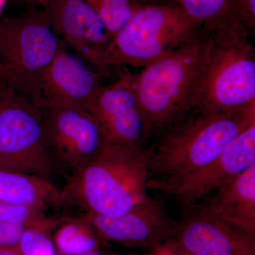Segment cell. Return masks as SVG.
Instances as JSON below:
<instances>
[{
    "label": "cell",
    "mask_w": 255,
    "mask_h": 255,
    "mask_svg": "<svg viewBox=\"0 0 255 255\" xmlns=\"http://www.w3.org/2000/svg\"><path fill=\"white\" fill-rule=\"evenodd\" d=\"M0 170L48 180L58 170L47 143L43 113L11 90L0 106Z\"/></svg>",
    "instance_id": "obj_7"
},
{
    "label": "cell",
    "mask_w": 255,
    "mask_h": 255,
    "mask_svg": "<svg viewBox=\"0 0 255 255\" xmlns=\"http://www.w3.org/2000/svg\"><path fill=\"white\" fill-rule=\"evenodd\" d=\"M47 143L58 169L69 176L86 165L107 143L98 121L78 107L41 111Z\"/></svg>",
    "instance_id": "obj_9"
},
{
    "label": "cell",
    "mask_w": 255,
    "mask_h": 255,
    "mask_svg": "<svg viewBox=\"0 0 255 255\" xmlns=\"http://www.w3.org/2000/svg\"><path fill=\"white\" fill-rule=\"evenodd\" d=\"M199 204L227 222L255 234V164L220 189L217 196Z\"/></svg>",
    "instance_id": "obj_15"
},
{
    "label": "cell",
    "mask_w": 255,
    "mask_h": 255,
    "mask_svg": "<svg viewBox=\"0 0 255 255\" xmlns=\"http://www.w3.org/2000/svg\"><path fill=\"white\" fill-rule=\"evenodd\" d=\"M172 237L195 255H255V234L234 226L200 204L182 211Z\"/></svg>",
    "instance_id": "obj_12"
},
{
    "label": "cell",
    "mask_w": 255,
    "mask_h": 255,
    "mask_svg": "<svg viewBox=\"0 0 255 255\" xmlns=\"http://www.w3.org/2000/svg\"><path fill=\"white\" fill-rule=\"evenodd\" d=\"M43 9L64 44L106 73L102 58L112 36L100 15L82 0H46Z\"/></svg>",
    "instance_id": "obj_13"
},
{
    "label": "cell",
    "mask_w": 255,
    "mask_h": 255,
    "mask_svg": "<svg viewBox=\"0 0 255 255\" xmlns=\"http://www.w3.org/2000/svg\"><path fill=\"white\" fill-rule=\"evenodd\" d=\"M9 91V89H8L4 85V82L0 80V106L2 105Z\"/></svg>",
    "instance_id": "obj_26"
},
{
    "label": "cell",
    "mask_w": 255,
    "mask_h": 255,
    "mask_svg": "<svg viewBox=\"0 0 255 255\" xmlns=\"http://www.w3.org/2000/svg\"><path fill=\"white\" fill-rule=\"evenodd\" d=\"M26 227L0 220V248H15Z\"/></svg>",
    "instance_id": "obj_22"
},
{
    "label": "cell",
    "mask_w": 255,
    "mask_h": 255,
    "mask_svg": "<svg viewBox=\"0 0 255 255\" xmlns=\"http://www.w3.org/2000/svg\"><path fill=\"white\" fill-rule=\"evenodd\" d=\"M107 250L105 248H100V249L97 250V251L90 252V253H85L80 255H106L107 253Z\"/></svg>",
    "instance_id": "obj_28"
},
{
    "label": "cell",
    "mask_w": 255,
    "mask_h": 255,
    "mask_svg": "<svg viewBox=\"0 0 255 255\" xmlns=\"http://www.w3.org/2000/svg\"><path fill=\"white\" fill-rule=\"evenodd\" d=\"M208 46L207 34L201 26L193 41L131 74L148 138L160 135L195 108Z\"/></svg>",
    "instance_id": "obj_2"
},
{
    "label": "cell",
    "mask_w": 255,
    "mask_h": 255,
    "mask_svg": "<svg viewBox=\"0 0 255 255\" xmlns=\"http://www.w3.org/2000/svg\"><path fill=\"white\" fill-rule=\"evenodd\" d=\"M18 4L25 5V6H41L42 8H44L46 5V0H14Z\"/></svg>",
    "instance_id": "obj_25"
},
{
    "label": "cell",
    "mask_w": 255,
    "mask_h": 255,
    "mask_svg": "<svg viewBox=\"0 0 255 255\" xmlns=\"http://www.w3.org/2000/svg\"><path fill=\"white\" fill-rule=\"evenodd\" d=\"M107 75L69 51L62 41L27 100L41 111L60 107L85 109Z\"/></svg>",
    "instance_id": "obj_10"
},
{
    "label": "cell",
    "mask_w": 255,
    "mask_h": 255,
    "mask_svg": "<svg viewBox=\"0 0 255 255\" xmlns=\"http://www.w3.org/2000/svg\"><path fill=\"white\" fill-rule=\"evenodd\" d=\"M0 200L45 212L50 207L66 205L62 189L51 180L6 170H0Z\"/></svg>",
    "instance_id": "obj_16"
},
{
    "label": "cell",
    "mask_w": 255,
    "mask_h": 255,
    "mask_svg": "<svg viewBox=\"0 0 255 255\" xmlns=\"http://www.w3.org/2000/svg\"><path fill=\"white\" fill-rule=\"evenodd\" d=\"M254 124L255 104L216 113L193 110L148 147L150 178L176 177L209 164Z\"/></svg>",
    "instance_id": "obj_3"
},
{
    "label": "cell",
    "mask_w": 255,
    "mask_h": 255,
    "mask_svg": "<svg viewBox=\"0 0 255 255\" xmlns=\"http://www.w3.org/2000/svg\"><path fill=\"white\" fill-rule=\"evenodd\" d=\"M117 78L98 89L85 110L98 121L109 143L144 150L148 140L132 87L131 73L119 68Z\"/></svg>",
    "instance_id": "obj_11"
},
{
    "label": "cell",
    "mask_w": 255,
    "mask_h": 255,
    "mask_svg": "<svg viewBox=\"0 0 255 255\" xmlns=\"http://www.w3.org/2000/svg\"><path fill=\"white\" fill-rule=\"evenodd\" d=\"M255 164V124L236 139L212 162L169 179L150 178L147 189L162 193L185 210L199 204L215 189H221Z\"/></svg>",
    "instance_id": "obj_8"
},
{
    "label": "cell",
    "mask_w": 255,
    "mask_h": 255,
    "mask_svg": "<svg viewBox=\"0 0 255 255\" xmlns=\"http://www.w3.org/2000/svg\"><path fill=\"white\" fill-rule=\"evenodd\" d=\"M61 44L43 8L0 20V80L28 100Z\"/></svg>",
    "instance_id": "obj_6"
},
{
    "label": "cell",
    "mask_w": 255,
    "mask_h": 255,
    "mask_svg": "<svg viewBox=\"0 0 255 255\" xmlns=\"http://www.w3.org/2000/svg\"><path fill=\"white\" fill-rule=\"evenodd\" d=\"M95 10L113 36L130 18L137 7L132 0H82Z\"/></svg>",
    "instance_id": "obj_20"
},
{
    "label": "cell",
    "mask_w": 255,
    "mask_h": 255,
    "mask_svg": "<svg viewBox=\"0 0 255 255\" xmlns=\"http://www.w3.org/2000/svg\"><path fill=\"white\" fill-rule=\"evenodd\" d=\"M58 228L53 241L58 255H80L105 248L107 243L96 231L86 212L65 218Z\"/></svg>",
    "instance_id": "obj_17"
},
{
    "label": "cell",
    "mask_w": 255,
    "mask_h": 255,
    "mask_svg": "<svg viewBox=\"0 0 255 255\" xmlns=\"http://www.w3.org/2000/svg\"><path fill=\"white\" fill-rule=\"evenodd\" d=\"M201 28L180 6L137 8L111 38L102 58L103 70L112 73L127 65L145 68L193 41Z\"/></svg>",
    "instance_id": "obj_5"
},
{
    "label": "cell",
    "mask_w": 255,
    "mask_h": 255,
    "mask_svg": "<svg viewBox=\"0 0 255 255\" xmlns=\"http://www.w3.org/2000/svg\"><path fill=\"white\" fill-rule=\"evenodd\" d=\"M251 37L255 33V0H241L236 12Z\"/></svg>",
    "instance_id": "obj_23"
},
{
    "label": "cell",
    "mask_w": 255,
    "mask_h": 255,
    "mask_svg": "<svg viewBox=\"0 0 255 255\" xmlns=\"http://www.w3.org/2000/svg\"><path fill=\"white\" fill-rule=\"evenodd\" d=\"M209 40L194 110L216 113L255 104V49L236 14L202 26Z\"/></svg>",
    "instance_id": "obj_4"
},
{
    "label": "cell",
    "mask_w": 255,
    "mask_h": 255,
    "mask_svg": "<svg viewBox=\"0 0 255 255\" xmlns=\"http://www.w3.org/2000/svg\"><path fill=\"white\" fill-rule=\"evenodd\" d=\"M65 218L50 217L45 211L31 206L0 200V220L51 232L65 221Z\"/></svg>",
    "instance_id": "obj_18"
},
{
    "label": "cell",
    "mask_w": 255,
    "mask_h": 255,
    "mask_svg": "<svg viewBox=\"0 0 255 255\" xmlns=\"http://www.w3.org/2000/svg\"><path fill=\"white\" fill-rule=\"evenodd\" d=\"M149 148H128L107 142L62 189L65 204L85 212L114 217L147 202Z\"/></svg>",
    "instance_id": "obj_1"
},
{
    "label": "cell",
    "mask_w": 255,
    "mask_h": 255,
    "mask_svg": "<svg viewBox=\"0 0 255 255\" xmlns=\"http://www.w3.org/2000/svg\"><path fill=\"white\" fill-rule=\"evenodd\" d=\"M0 255H20L14 248H0Z\"/></svg>",
    "instance_id": "obj_27"
},
{
    "label": "cell",
    "mask_w": 255,
    "mask_h": 255,
    "mask_svg": "<svg viewBox=\"0 0 255 255\" xmlns=\"http://www.w3.org/2000/svg\"><path fill=\"white\" fill-rule=\"evenodd\" d=\"M180 7L199 26L236 14L241 0H177Z\"/></svg>",
    "instance_id": "obj_19"
},
{
    "label": "cell",
    "mask_w": 255,
    "mask_h": 255,
    "mask_svg": "<svg viewBox=\"0 0 255 255\" xmlns=\"http://www.w3.org/2000/svg\"><path fill=\"white\" fill-rule=\"evenodd\" d=\"M88 214L96 231L106 243L114 242L147 251L172 237L177 223L167 214L163 204L152 198L122 216Z\"/></svg>",
    "instance_id": "obj_14"
},
{
    "label": "cell",
    "mask_w": 255,
    "mask_h": 255,
    "mask_svg": "<svg viewBox=\"0 0 255 255\" xmlns=\"http://www.w3.org/2000/svg\"><path fill=\"white\" fill-rule=\"evenodd\" d=\"M14 249L20 255H58L48 233L33 228L25 229Z\"/></svg>",
    "instance_id": "obj_21"
},
{
    "label": "cell",
    "mask_w": 255,
    "mask_h": 255,
    "mask_svg": "<svg viewBox=\"0 0 255 255\" xmlns=\"http://www.w3.org/2000/svg\"><path fill=\"white\" fill-rule=\"evenodd\" d=\"M106 255H139L137 253H135V252H132V253H127V254H122V253H116V252L107 251V254Z\"/></svg>",
    "instance_id": "obj_29"
},
{
    "label": "cell",
    "mask_w": 255,
    "mask_h": 255,
    "mask_svg": "<svg viewBox=\"0 0 255 255\" xmlns=\"http://www.w3.org/2000/svg\"><path fill=\"white\" fill-rule=\"evenodd\" d=\"M144 255H195L189 253L173 237L149 250Z\"/></svg>",
    "instance_id": "obj_24"
}]
</instances>
